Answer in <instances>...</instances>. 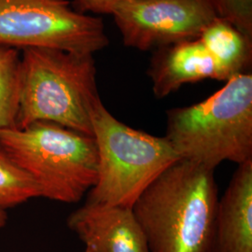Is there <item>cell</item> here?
<instances>
[{"mask_svg":"<svg viewBox=\"0 0 252 252\" xmlns=\"http://www.w3.org/2000/svg\"><path fill=\"white\" fill-rule=\"evenodd\" d=\"M84 252H92L91 251H89V250H87V249H85V251H84Z\"/></svg>","mask_w":252,"mask_h":252,"instance_id":"obj_17","label":"cell"},{"mask_svg":"<svg viewBox=\"0 0 252 252\" xmlns=\"http://www.w3.org/2000/svg\"><path fill=\"white\" fill-rule=\"evenodd\" d=\"M199 39L214 62L218 81L226 82L237 75L249 73L252 37L246 36L230 22L217 17Z\"/></svg>","mask_w":252,"mask_h":252,"instance_id":"obj_11","label":"cell"},{"mask_svg":"<svg viewBox=\"0 0 252 252\" xmlns=\"http://www.w3.org/2000/svg\"><path fill=\"white\" fill-rule=\"evenodd\" d=\"M0 151L32 178L44 198L78 203L97 180L94 137L54 123L1 129Z\"/></svg>","mask_w":252,"mask_h":252,"instance_id":"obj_4","label":"cell"},{"mask_svg":"<svg viewBox=\"0 0 252 252\" xmlns=\"http://www.w3.org/2000/svg\"><path fill=\"white\" fill-rule=\"evenodd\" d=\"M36 197L41 195L35 181L0 151V208L14 207Z\"/></svg>","mask_w":252,"mask_h":252,"instance_id":"obj_13","label":"cell"},{"mask_svg":"<svg viewBox=\"0 0 252 252\" xmlns=\"http://www.w3.org/2000/svg\"><path fill=\"white\" fill-rule=\"evenodd\" d=\"M20 63L19 50L0 46V130L16 126Z\"/></svg>","mask_w":252,"mask_h":252,"instance_id":"obj_12","label":"cell"},{"mask_svg":"<svg viewBox=\"0 0 252 252\" xmlns=\"http://www.w3.org/2000/svg\"><path fill=\"white\" fill-rule=\"evenodd\" d=\"M94 54L22 50L16 128L51 122L93 135L91 110L100 98Z\"/></svg>","mask_w":252,"mask_h":252,"instance_id":"obj_3","label":"cell"},{"mask_svg":"<svg viewBox=\"0 0 252 252\" xmlns=\"http://www.w3.org/2000/svg\"><path fill=\"white\" fill-rule=\"evenodd\" d=\"M111 15L124 44L143 52L199 38L218 17L208 0H126Z\"/></svg>","mask_w":252,"mask_h":252,"instance_id":"obj_7","label":"cell"},{"mask_svg":"<svg viewBox=\"0 0 252 252\" xmlns=\"http://www.w3.org/2000/svg\"><path fill=\"white\" fill-rule=\"evenodd\" d=\"M179 158L215 170L252 161V74L237 75L194 105L166 111L163 135Z\"/></svg>","mask_w":252,"mask_h":252,"instance_id":"obj_2","label":"cell"},{"mask_svg":"<svg viewBox=\"0 0 252 252\" xmlns=\"http://www.w3.org/2000/svg\"><path fill=\"white\" fill-rule=\"evenodd\" d=\"M108 44L102 19L67 0H0V46L94 54Z\"/></svg>","mask_w":252,"mask_h":252,"instance_id":"obj_6","label":"cell"},{"mask_svg":"<svg viewBox=\"0 0 252 252\" xmlns=\"http://www.w3.org/2000/svg\"><path fill=\"white\" fill-rule=\"evenodd\" d=\"M98 167L87 202L132 208L153 180L180 160L164 136H155L126 126L99 98L91 110Z\"/></svg>","mask_w":252,"mask_h":252,"instance_id":"obj_5","label":"cell"},{"mask_svg":"<svg viewBox=\"0 0 252 252\" xmlns=\"http://www.w3.org/2000/svg\"><path fill=\"white\" fill-rule=\"evenodd\" d=\"M92 252H150L132 208L87 202L66 220Z\"/></svg>","mask_w":252,"mask_h":252,"instance_id":"obj_8","label":"cell"},{"mask_svg":"<svg viewBox=\"0 0 252 252\" xmlns=\"http://www.w3.org/2000/svg\"><path fill=\"white\" fill-rule=\"evenodd\" d=\"M219 202L214 170L180 159L153 180L132 210L150 252H214Z\"/></svg>","mask_w":252,"mask_h":252,"instance_id":"obj_1","label":"cell"},{"mask_svg":"<svg viewBox=\"0 0 252 252\" xmlns=\"http://www.w3.org/2000/svg\"><path fill=\"white\" fill-rule=\"evenodd\" d=\"M147 74L158 99L188 83L207 79L218 81L214 62L199 38L154 50Z\"/></svg>","mask_w":252,"mask_h":252,"instance_id":"obj_9","label":"cell"},{"mask_svg":"<svg viewBox=\"0 0 252 252\" xmlns=\"http://www.w3.org/2000/svg\"><path fill=\"white\" fill-rule=\"evenodd\" d=\"M126 0H72L71 6L81 14H109L111 15L118 5Z\"/></svg>","mask_w":252,"mask_h":252,"instance_id":"obj_15","label":"cell"},{"mask_svg":"<svg viewBox=\"0 0 252 252\" xmlns=\"http://www.w3.org/2000/svg\"><path fill=\"white\" fill-rule=\"evenodd\" d=\"M214 252H252V161L237 166L219 199Z\"/></svg>","mask_w":252,"mask_h":252,"instance_id":"obj_10","label":"cell"},{"mask_svg":"<svg viewBox=\"0 0 252 252\" xmlns=\"http://www.w3.org/2000/svg\"><path fill=\"white\" fill-rule=\"evenodd\" d=\"M8 220V214L5 211V209H1L0 208V228L4 227L7 223Z\"/></svg>","mask_w":252,"mask_h":252,"instance_id":"obj_16","label":"cell"},{"mask_svg":"<svg viewBox=\"0 0 252 252\" xmlns=\"http://www.w3.org/2000/svg\"><path fill=\"white\" fill-rule=\"evenodd\" d=\"M220 18L252 37V0H208Z\"/></svg>","mask_w":252,"mask_h":252,"instance_id":"obj_14","label":"cell"}]
</instances>
